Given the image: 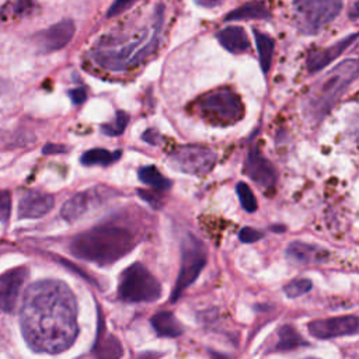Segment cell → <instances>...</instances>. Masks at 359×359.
Listing matches in <instances>:
<instances>
[{"instance_id": "6da1fadb", "label": "cell", "mask_w": 359, "mask_h": 359, "mask_svg": "<svg viewBox=\"0 0 359 359\" xmlns=\"http://www.w3.org/2000/svg\"><path fill=\"white\" fill-rule=\"evenodd\" d=\"M21 332L28 346L39 353H60L76 341L77 304L72 289L55 279L29 285L20 310Z\"/></svg>"}, {"instance_id": "7a4b0ae2", "label": "cell", "mask_w": 359, "mask_h": 359, "mask_svg": "<svg viewBox=\"0 0 359 359\" xmlns=\"http://www.w3.org/2000/svg\"><path fill=\"white\" fill-rule=\"evenodd\" d=\"M154 17V25L150 34L147 29H143L125 38L104 36L100 39L91 52L94 62L100 67L111 72L129 70L146 62L157 50L160 42L163 24L161 7L156 10Z\"/></svg>"}, {"instance_id": "3957f363", "label": "cell", "mask_w": 359, "mask_h": 359, "mask_svg": "<svg viewBox=\"0 0 359 359\" xmlns=\"http://www.w3.org/2000/svg\"><path fill=\"white\" fill-rule=\"evenodd\" d=\"M136 245V234L126 227L100 224L73 237L70 252L84 261L105 266L129 254Z\"/></svg>"}, {"instance_id": "277c9868", "label": "cell", "mask_w": 359, "mask_h": 359, "mask_svg": "<svg viewBox=\"0 0 359 359\" xmlns=\"http://www.w3.org/2000/svg\"><path fill=\"white\" fill-rule=\"evenodd\" d=\"M358 60L346 59L331 69L304 97V112L313 121L323 119L358 77Z\"/></svg>"}, {"instance_id": "5b68a950", "label": "cell", "mask_w": 359, "mask_h": 359, "mask_svg": "<svg viewBox=\"0 0 359 359\" xmlns=\"http://www.w3.org/2000/svg\"><path fill=\"white\" fill-rule=\"evenodd\" d=\"M195 107L199 115L212 125H233L244 116L243 101L230 88H217L203 94Z\"/></svg>"}, {"instance_id": "8992f818", "label": "cell", "mask_w": 359, "mask_h": 359, "mask_svg": "<svg viewBox=\"0 0 359 359\" xmlns=\"http://www.w3.org/2000/svg\"><path fill=\"white\" fill-rule=\"evenodd\" d=\"M157 278L140 262L129 265L119 276L118 296L128 303H151L161 297Z\"/></svg>"}, {"instance_id": "52a82bcc", "label": "cell", "mask_w": 359, "mask_h": 359, "mask_svg": "<svg viewBox=\"0 0 359 359\" xmlns=\"http://www.w3.org/2000/svg\"><path fill=\"white\" fill-rule=\"evenodd\" d=\"M296 21L303 34H316L342 10V0H293Z\"/></svg>"}, {"instance_id": "ba28073f", "label": "cell", "mask_w": 359, "mask_h": 359, "mask_svg": "<svg viewBox=\"0 0 359 359\" xmlns=\"http://www.w3.org/2000/svg\"><path fill=\"white\" fill-rule=\"evenodd\" d=\"M206 258H208V254H206L205 244L199 238H196L194 234H188L182 244L180 272L171 294L172 303L182 294V292L188 286H191L196 280L203 266L206 265Z\"/></svg>"}, {"instance_id": "9c48e42d", "label": "cell", "mask_w": 359, "mask_h": 359, "mask_svg": "<svg viewBox=\"0 0 359 359\" xmlns=\"http://www.w3.org/2000/svg\"><path fill=\"white\" fill-rule=\"evenodd\" d=\"M168 161L175 170L181 172L203 175L213 168L216 163V154L205 146L184 144L172 150V153L168 156Z\"/></svg>"}, {"instance_id": "30bf717a", "label": "cell", "mask_w": 359, "mask_h": 359, "mask_svg": "<svg viewBox=\"0 0 359 359\" xmlns=\"http://www.w3.org/2000/svg\"><path fill=\"white\" fill-rule=\"evenodd\" d=\"M359 320L356 316H341L314 320L307 324L310 335L318 339H331L344 335L358 334Z\"/></svg>"}, {"instance_id": "8fae6325", "label": "cell", "mask_w": 359, "mask_h": 359, "mask_svg": "<svg viewBox=\"0 0 359 359\" xmlns=\"http://www.w3.org/2000/svg\"><path fill=\"white\" fill-rule=\"evenodd\" d=\"M28 276L25 266H17L0 275V310L13 313L17 306L20 292Z\"/></svg>"}, {"instance_id": "7c38bea8", "label": "cell", "mask_w": 359, "mask_h": 359, "mask_svg": "<svg viewBox=\"0 0 359 359\" xmlns=\"http://www.w3.org/2000/svg\"><path fill=\"white\" fill-rule=\"evenodd\" d=\"M245 174L261 188H271L276 182L278 172L273 164L261 154L257 146H252L245 158Z\"/></svg>"}, {"instance_id": "4fadbf2b", "label": "cell", "mask_w": 359, "mask_h": 359, "mask_svg": "<svg viewBox=\"0 0 359 359\" xmlns=\"http://www.w3.org/2000/svg\"><path fill=\"white\" fill-rule=\"evenodd\" d=\"M74 32V22L72 20H63L39 32L35 41L42 52H53L65 48L72 41Z\"/></svg>"}, {"instance_id": "5bb4252c", "label": "cell", "mask_w": 359, "mask_h": 359, "mask_svg": "<svg viewBox=\"0 0 359 359\" xmlns=\"http://www.w3.org/2000/svg\"><path fill=\"white\" fill-rule=\"evenodd\" d=\"M53 196L39 191L25 192L18 202V216L21 219H38L53 208Z\"/></svg>"}, {"instance_id": "9a60e30c", "label": "cell", "mask_w": 359, "mask_h": 359, "mask_svg": "<svg viewBox=\"0 0 359 359\" xmlns=\"http://www.w3.org/2000/svg\"><path fill=\"white\" fill-rule=\"evenodd\" d=\"M356 38H358V34L353 32L325 49L310 52L307 56V60H306L309 72L316 73V72L324 69L327 65H330L332 60H335L346 48H349L356 41Z\"/></svg>"}, {"instance_id": "2e32d148", "label": "cell", "mask_w": 359, "mask_h": 359, "mask_svg": "<svg viewBox=\"0 0 359 359\" xmlns=\"http://www.w3.org/2000/svg\"><path fill=\"white\" fill-rule=\"evenodd\" d=\"M100 201L101 199L98 196V192L94 189L77 192L76 195H73L70 199L65 202V205L60 209V215L66 222L73 223L80 217H83L88 212V209L93 206V203L97 205L100 203Z\"/></svg>"}, {"instance_id": "e0dca14e", "label": "cell", "mask_w": 359, "mask_h": 359, "mask_svg": "<svg viewBox=\"0 0 359 359\" xmlns=\"http://www.w3.org/2000/svg\"><path fill=\"white\" fill-rule=\"evenodd\" d=\"M286 255L289 259H292L296 264L311 265V264H324L328 259L330 252L317 244L292 241L286 248Z\"/></svg>"}, {"instance_id": "ac0fdd59", "label": "cell", "mask_w": 359, "mask_h": 359, "mask_svg": "<svg viewBox=\"0 0 359 359\" xmlns=\"http://www.w3.org/2000/svg\"><path fill=\"white\" fill-rule=\"evenodd\" d=\"M217 41L220 45L231 53H243L250 49V41L244 28L231 25L220 29L217 34Z\"/></svg>"}, {"instance_id": "d6986e66", "label": "cell", "mask_w": 359, "mask_h": 359, "mask_svg": "<svg viewBox=\"0 0 359 359\" xmlns=\"http://www.w3.org/2000/svg\"><path fill=\"white\" fill-rule=\"evenodd\" d=\"M150 323L154 328V331L160 337H168L175 338L180 337L184 332L182 324L175 318V316L171 311H158L151 318Z\"/></svg>"}, {"instance_id": "ffe728a7", "label": "cell", "mask_w": 359, "mask_h": 359, "mask_svg": "<svg viewBox=\"0 0 359 359\" xmlns=\"http://www.w3.org/2000/svg\"><path fill=\"white\" fill-rule=\"evenodd\" d=\"M269 20L271 11L266 8V6L261 1H250L243 4L241 7L230 11L224 20L226 21H236V20Z\"/></svg>"}, {"instance_id": "44dd1931", "label": "cell", "mask_w": 359, "mask_h": 359, "mask_svg": "<svg viewBox=\"0 0 359 359\" xmlns=\"http://www.w3.org/2000/svg\"><path fill=\"white\" fill-rule=\"evenodd\" d=\"M307 342L300 337V334L292 327L290 324H285L278 331V341L275 344V351H292L297 349L302 345H306Z\"/></svg>"}, {"instance_id": "7402d4cb", "label": "cell", "mask_w": 359, "mask_h": 359, "mask_svg": "<svg viewBox=\"0 0 359 359\" xmlns=\"http://www.w3.org/2000/svg\"><path fill=\"white\" fill-rule=\"evenodd\" d=\"M254 36H255V43H257V49H258L261 69L264 73H266L271 67L275 42L269 35H266L261 31H257V29H254Z\"/></svg>"}, {"instance_id": "603a6c76", "label": "cell", "mask_w": 359, "mask_h": 359, "mask_svg": "<svg viewBox=\"0 0 359 359\" xmlns=\"http://www.w3.org/2000/svg\"><path fill=\"white\" fill-rule=\"evenodd\" d=\"M121 157V151H109L105 149H91L83 153L80 161L83 165H109Z\"/></svg>"}, {"instance_id": "cb8c5ba5", "label": "cell", "mask_w": 359, "mask_h": 359, "mask_svg": "<svg viewBox=\"0 0 359 359\" xmlns=\"http://www.w3.org/2000/svg\"><path fill=\"white\" fill-rule=\"evenodd\" d=\"M139 180L158 191H167L171 188V181L165 178L154 165H144L137 172Z\"/></svg>"}, {"instance_id": "d4e9b609", "label": "cell", "mask_w": 359, "mask_h": 359, "mask_svg": "<svg viewBox=\"0 0 359 359\" xmlns=\"http://www.w3.org/2000/svg\"><path fill=\"white\" fill-rule=\"evenodd\" d=\"M94 353L102 358H118L122 355V348L114 335H107L102 338L98 335L94 345Z\"/></svg>"}, {"instance_id": "484cf974", "label": "cell", "mask_w": 359, "mask_h": 359, "mask_svg": "<svg viewBox=\"0 0 359 359\" xmlns=\"http://www.w3.org/2000/svg\"><path fill=\"white\" fill-rule=\"evenodd\" d=\"M129 122V115L125 111H118L114 121L102 125L100 129L107 136H119L125 132Z\"/></svg>"}, {"instance_id": "4316f807", "label": "cell", "mask_w": 359, "mask_h": 359, "mask_svg": "<svg viewBox=\"0 0 359 359\" xmlns=\"http://www.w3.org/2000/svg\"><path fill=\"white\" fill-rule=\"evenodd\" d=\"M236 192L238 195V199H240L244 210H247L248 213H252L257 210V208H258L257 199H255L251 188L245 182H238L236 185Z\"/></svg>"}, {"instance_id": "83f0119b", "label": "cell", "mask_w": 359, "mask_h": 359, "mask_svg": "<svg viewBox=\"0 0 359 359\" xmlns=\"http://www.w3.org/2000/svg\"><path fill=\"white\" fill-rule=\"evenodd\" d=\"M313 287V283L310 279L306 278H299V279H293L289 283H286L283 286V292L287 297L290 299H296L304 293H307L310 289Z\"/></svg>"}, {"instance_id": "f1b7e54d", "label": "cell", "mask_w": 359, "mask_h": 359, "mask_svg": "<svg viewBox=\"0 0 359 359\" xmlns=\"http://www.w3.org/2000/svg\"><path fill=\"white\" fill-rule=\"evenodd\" d=\"M11 212V195L8 191L0 189V223H7Z\"/></svg>"}, {"instance_id": "f546056e", "label": "cell", "mask_w": 359, "mask_h": 359, "mask_svg": "<svg viewBox=\"0 0 359 359\" xmlns=\"http://www.w3.org/2000/svg\"><path fill=\"white\" fill-rule=\"evenodd\" d=\"M137 1H140V0H115V1L111 4V7H109V10H108V13H107V17L119 15V14H122L123 11L129 10V8H130L135 3H137Z\"/></svg>"}, {"instance_id": "4dcf8cb0", "label": "cell", "mask_w": 359, "mask_h": 359, "mask_svg": "<svg viewBox=\"0 0 359 359\" xmlns=\"http://www.w3.org/2000/svg\"><path fill=\"white\" fill-rule=\"evenodd\" d=\"M238 238L243 243H255L259 238H262V233L255 230V229H252V227H244V229L240 230Z\"/></svg>"}, {"instance_id": "1f68e13d", "label": "cell", "mask_w": 359, "mask_h": 359, "mask_svg": "<svg viewBox=\"0 0 359 359\" xmlns=\"http://www.w3.org/2000/svg\"><path fill=\"white\" fill-rule=\"evenodd\" d=\"M34 3L32 0H14L13 4H10V8L14 15H22L32 10Z\"/></svg>"}, {"instance_id": "d6a6232c", "label": "cell", "mask_w": 359, "mask_h": 359, "mask_svg": "<svg viewBox=\"0 0 359 359\" xmlns=\"http://www.w3.org/2000/svg\"><path fill=\"white\" fill-rule=\"evenodd\" d=\"M69 97L72 98V101L79 105V104H83L86 100H87V93L84 88H73L69 91Z\"/></svg>"}, {"instance_id": "836d02e7", "label": "cell", "mask_w": 359, "mask_h": 359, "mask_svg": "<svg viewBox=\"0 0 359 359\" xmlns=\"http://www.w3.org/2000/svg\"><path fill=\"white\" fill-rule=\"evenodd\" d=\"M142 139H143V140H146V142H147V143H150V144H157L158 133H157L154 129H149V130L143 132Z\"/></svg>"}, {"instance_id": "e575fe53", "label": "cell", "mask_w": 359, "mask_h": 359, "mask_svg": "<svg viewBox=\"0 0 359 359\" xmlns=\"http://www.w3.org/2000/svg\"><path fill=\"white\" fill-rule=\"evenodd\" d=\"M67 149L65 147V146H62V144H46L45 147H43V153L45 154H53V153H63V151H66Z\"/></svg>"}, {"instance_id": "d590c367", "label": "cell", "mask_w": 359, "mask_h": 359, "mask_svg": "<svg viewBox=\"0 0 359 359\" xmlns=\"http://www.w3.org/2000/svg\"><path fill=\"white\" fill-rule=\"evenodd\" d=\"M195 1L203 7H216V6L222 4L224 0H195Z\"/></svg>"}]
</instances>
